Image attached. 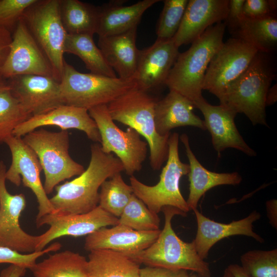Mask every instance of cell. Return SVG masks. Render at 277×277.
I'll use <instances>...</instances> for the list:
<instances>
[{"instance_id": "obj_8", "label": "cell", "mask_w": 277, "mask_h": 277, "mask_svg": "<svg viewBox=\"0 0 277 277\" xmlns=\"http://www.w3.org/2000/svg\"><path fill=\"white\" fill-rule=\"evenodd\" d=\"M36 155L45 174L44 188L47 194L66 179L79 175L84 166L74 161L69 153V136L67 130L51 132L34 130L22 138Z\"/></svg>"}, {"instance_id": "obj_14", "label": "cell", "mask_w": 277, "mask_h": 277, "mask_svg": "<svg viewBox=\"0 0 277 277\" xmlns=\"http://www.w3.org/2000/svg\"><path fill=\"white\" fill-rule=\"evenodd\" d=\"M2 74L3 78L9 79L23 75H45L55 78L49 60L22 19L15 28Z\"/></svg>"}, {"instance_id": "obj_25", "label": "cell", "mask_w": 277, "mask_h": 277, "mask_svg": "<svg viewBox=\"0 0 277 277\" xmlns=\"http://www.w3.org/2000/svg\"><path fill=\"white\" fill-rule=\"evenodd\" d=\"M180 140L184 146L189 161V172L187 175L189 193L186 202L190 210L197 209L200 200L209 189L220 185H237L242 182V176L237 172L217 173L207 170L192 152L188 135L182 134Z\"/></svg>"}, {"instance_id": "obj_17", "label": "cell", "mask_w": 277, "mask_h": 277, "mask_svg": "<svg viewBox=\"0 0 277 277\" xmlns=\"http://www.w3.org/2000/svg\"><path fill=\"white\" fill-rule=\"evenodd\" d=\"M194 104L204 116L206 129L210 132L213 147L219 154L225 149L231 148L250 156L256 155L255 151L239 132L234 122L237 113L233 109L224 104L212 105L203 97Z\"/></svg>"}, {"instance_id": "obj_44", "label": "cell", "mask_w": 277, "mask_h": 277, "mask_svg": "<svg viewBox=\"0 0 277 277\" xmlns=\"http://www.w3.org/2000/svg\"><path fill=\"white\" fill-rule=\"evenodd\" d=\"M266 211L267 216L271 225L276 229L277 227V201L271 200L266 202Z\"/></svg>"}, {"instance_id": "obj_38", "label": "cell", "mask_w": 277, "mask_h": 277, "mask_svg": "<svg viewBox=\"0 0 277 277\" xmlns=\"http://www.w3.org/2000/svg\"><path fill=\"white\" fill-rule=\"evenodd\" d=\"M36 0H0V26L10 31Z\"/></svg>"}, {"instance_id": "obj_26", "label": "cell", "mask_w": 277, "mask_h": 277, "mask_svg": "<svg viewBox=\"0 0 277 277\" xmlns=\"http://www.w3.org/2000/svg\"><path fill=\"white\" fill-rule=\"evenodd\" d=\"M160 0H143L124 6L123 2H110L98 7L96 34L98 37L119 34L137 28L144 12Z\"/></svg>"}, {"instance_id": "obj_21", "label": "cell", "mask_w": 277, "mask_h": 277, "mask_svg": "<svg viewBox=\"0 0 277 277\" xmlns=\"http://www.w3.org/2000/svg\"><path fill=\"white\" fill-rule=\"evenodd\" d=\"M161 230L137 231L118 224L111 228L102 227L88 235L84 248L87 251L109 249L129 256L148 248L157 238Z\"/></svg>"}, {"instance_id": "obj_41", "label": "cell", "mask_w": 277, "mask_h": 277, "mask_svg": "<svg viewBox=\"0 0 277 277\" xmlns=\"http://www.w3.org/2000/svg\"><path fill=\"white\" fill-rule=\"evenodd\" d=\"M12 38L10 31L0 26V81H3L2 69L10 51Z\"/></svg>"}, {"instance_id": "obj_23", "label": "cell", "mask_w": 277, "mask_h": 277, "mask_svg": "<svg viewBox=\"0 0 277 277\" xmlns=\"http://www.w3.org/2000/svg\"><path fill=\"white\" fill-rule=\"evenodd\" d=\"M194 103L179 93L169 90L161 100H157L154 107V122L156 131L162 135H169L176 127L193 126L206 130L204 121L195 115Z\"/></svg>"}, {"instance_id": "obj_39", "label": "cell", "mask_w": 277, "mask_h": 277, "mask_svg": "<svg viewBox=\"0 0 277 277\" xmlns=\"http://www.w3.org/2000/svg\"><path fill=\"white\" fill-rule=\"evenodd\" d=\"M276 0H245L242 16L250 17H260L276 14Z\"/></svg>"}, {"instance_id": "obj_24", "label": "cell", "mask_w": 277, "mask_h": 277, "mask_svg": "<svg viewBox=\"0 0 277 277\" xmlns=\"http://www.w3.org/2000/svg\"><path fill=\"white\" fill-rule=\"evenodd\" d=\"M137 28L119 34L99 37L98 47L109 66L118 77H134L140 50L136 46Z\"/></svg>"}, {"instance_id": "obj_28", "label": "cell", "mask_w": 277, "mask_h": 277, "mask_svg": "<svg viewBox=\"0 0 277 277\" xmlns=\"http://www.w3.org/2000/svg\"><path fill=\"white\" fill-rule=\"evenodd\" d=\"M89 252V277H139L140 264L127 255L109 249Z\"/></svg>"}, {"instance_id": "obj_43", "label": "cell", "mask_w": 277, "mask_h": 277, "mask_svg": "<svg viewBox=\"0 0 277 277\" xmlns=\"http://www.w3.org/2000/svg\"><path fill=\"white\" fill-rule=\"evenodd\" d=\"M26 270L27 268L24 267L10 264L1 271L0 277H23L25 275Z\"/></svg>"}, {"instance_id": "obj_19", "label": "cell", "mask_w": 277, "mask_h": 277, "mask_svg": "<svg viewBox=\"0 0 277 277\" xmlns=\"http://www.w3.org/2000/svg\"><path fill=\"white\" fill-rule=\"evenodd\" d=\"M46 126H57L61 130L76 129L85 132L92 141L101 143L98 128L88 110L65 104L46 113L31 116L16 127L13 135L22 137L37 128Z\"/></svg>"}, {"instance_id": "obj_9", "label": "cell", "mask_w": 277, "mask_h": 277, "mask_svg": "<svg viewBox=\"0 0 277 277\" xmlns=\"http://www.w3.org/2000/svg\"><path fill=\"white\" fill-rule=\"evenodd\" d=\"M60 0H36L22 19L49 60L55 78L60 81L67 35L61 18Z\"/></svg>"}, {"instance_id": "obj_42", "label": "cell", "mask_w": 277, "mask_h": 277, "mask_svg": "<svg viewBox=\"0 0 277 277\" xmlns=\"http://www.w3.org/2000/svg\"><path fill=\"white\" fill-rule=\"evenodd\" d=\"M244 2L245 0H229L228 16L224 22L226 26L233 25L242 16Z\"/></svg>"}, {"instance_id": "obj_13", "label": "cell", "mask_w": 277, "mask_h": 277, "mask_svg": "<svg viewBox=\"0 0 277 277\" xmlns=\"http://www.w3.org/2000/svg\"><path fill=\"white\" fill-rule=\"evenodd\" d=\"M5 143L12 155L11 164L5 174L6 180L16 186L22 181L25 187L32 190L38 203L36 221L46 214L53 213L54 208L41 180L40 173L43 170L36 155L22 137L12 135Z\"/></svg>"}, {"instance_id": "obj_31", "label": "cell", "mask_w": 277, "mask_h": 277, "mask_svg": "<svg viewBox=\"0 0 277 277\" xmlns=\"http://www.w3.org/2000/svg\"><path fill=\"white\" fill-rule=\"evenodd\" d=\"M93 36L89 34H67L64 52L80 57L92 73L116 77L115 72L107 63Z\"/></svg>"}, {"instance_id": "obj_32", "label": "cell", "mask_w": 277, "mask_h": 277, "mask_svg": "<svg viewBox=\"0 0 277 277\" xmlns=\"http://www.w3.org/2000/svg\"><path fill=\"white\" fill-rule=\"evenodd\" d=\"M133 194L131 185L125 182L121 173H116L102 183L98 206L118 218Z\"/></svg>"}, {"instance_id": "obj_1", "label": "cell", "mask_w": 277, "mask_h": 277, "mask_svg": "<svg viewBox=\"0 0 277 277\" xmlns=\"http://www.w3.org/2000/svg\"><path fill=\"white\" fill-rule=\"evenodd\" d=\"M123 171L117 157L104 152L98 144H92L87 168L74 179L55 187L56 194L49 199L53 213L67 215L92 211L98 205V190L102 183Z\"/></svg>"}, {"instance_id": "obj_20", "label": "cell", "mask_w": 277, "mask_h": 277, "mask_svg": "<svg viewBox=\"0 0 277 277\" xmlns=\"http://www.w3.org/2000/svg\"><path fill=\"white\" fill-rule=\"evenodd\" d=\"M229 0H189L180 27L172 38L175 46L192 43L208 28L225 21Z\"/></svg>"}, {"instance_id": "obj_33", "label": "cell", "mask_w": 277, "mask_h": 277, "mask_svg": "<svg viewBox=\"0 0 277 277\" xmlns=\"http://www.w3.org/2000/svg\"><path fill=\"white\" fill-rule=\"evenodd\" d=\"M31 116L12 93L10 87L0 90V143H5L16 127Z\"/></svg>"}, {"instance_id": "obj_16", "label": "cell", "mask_w": 277, "mask_h": 277, "mask_svg": "<svg viewBox=\"0 0 277 277\" xmlns=\"http://www.w3.org/2000/svg\"><path fill=\"white\" fill-rule=\"evenodd\" d=\"M9 80L12 93L31 116L46 113L64 104L60 82L53 77L23 75Z\"/></svg>"}, {"instance_id": "obj_46", "label": "cell", "mask_w": 277, "mask_h": 277, "mask_svg": "<svg viewBox=\"0 0 277 277\" xmlns=\"http://www.w3.org/2000/svg\"><path fill=\"white\" fill-rule=\"evenodd\" d=\"M227 268L231 271L234 277H251L244 271L239 265L231 264Z\"/></svg>"}, {"instance_id": "obj_37", "label": "cell", "mask_w": 277, "mask_h": 277, "mask_svg": "<svg viewBox=\"0 0 277 277\" xmlns=\"http://www.w3.org/2000/svg\"><path fill=\"white\" fill-rule=\"evenodd\" d=\"M61 247V243L54 242L43 250L27 254L18 252L7 247H0V264L17 265L31 270L39 257L45 254L57 251Z\"/></svg>"}, {"instance_id": "obj_12", "label": "cell", "mask_w": 277, "mask_h": 277, "mask_svg": "<svg viewBox=\"0 0 277 277\" xmlns=\"http://www.w3.org/2000/svg\"><path fill=\"white\" fill-rule=\"evenodd\" d=\"M6 166L0 161V247L23 253L35 251L41 235H32L21 228L19 218L26 206L23 193L11 194L7 189Z\"/></svg>"}, {"instance_id": "obj_47", "label": "cell", "mask_w": 277, "mask_h": 277, "mask_svg": "<svg viewBox=\"0 0 277 277\" xmlns=\"http://www.w3.org/2000/svg\"><path fill=\"white\" fill-rule=\"evenodd\" d=\"M222 277H234L228 268H226Z\"/></svg>"}, {"instance_id": "obj_35", "label": "cell", "mask_w": 277, "mask_h": 277, "mask_svg": "<svg viewBox=\"0 0 277 277\" xmlns=\"http://www.w3.org/2000/svg\"><path fill=\"white\" fill-rule=\"evenodd\" d=\"M241 267L251 277H277V249L252 250L240 258Z\"/></svg>"}, {"instance_id": "obj_2", "label": "cell", "mask_w": 277, "mask_h": 277, "mask_svg": "<svg viewBox=\"0 0 277 277\" xmlns=\"http://www.w3.org/2000/svg\"><path fill=\"white\" fill-rule=\"evenodd\" d=\"M276 76L271 54L258 52L246 70L228 86L220 104L244 114L253 125L268 127L266 95Z\"/></svg>"}, {"instance_id": "obj_36", "label": "cell", "mask_w": 277, "mask_h": 277, "mask_svg": "<svg viewBox=\"0 0 277 277\" xmlns=\"http://www.w3.org/2000/svg\"><path fill=\"white\" fill-rule=\"evenodd\" d=\"M188 0H165L158 19L157 38L171 39L177 32L182 22Z\"/></svg>"}, {"instance_id": "obj_48", "label": "cell", "mask_w": 277, "mask_h": 277, "mask_svg": "<svg viewBox=\"0 0 277 277\" xmlns=\"http://www.w3.org/2000/svg\"><path fill=\"white\" fill-rule=\"evenodd\" d=\"M9 87L8 83L4 82V81H0V90Z\"/></svg>"}, {"instance_id": "obj_15", "label": "cell", "mask_w": 277, "mask_h": 277, "mask_svg": "<svg viewBox=\"0 0 277 277\" xmlns=\"http://www.w3.org/2000/svg\"><path fill=\"white\" fill-rule=\"evenodd\" d=\"M36 224L38 228L45 225L49 226V228L41 234V240L35 250L39 251L57 238L88 235L101 228L116 225L118 224V218L98 205L86 213L67 215L48 214L36 220Z\"/></svg>"}, {"instance_id": "obj_29", "label": "cell", "mask_w": 277, "mask_h": 277, "mask_svg": "<svg viewBox=\"0 0 277 277\" xmlns=\"http://www.w3.org/2000/svg\"><path fill=\"white\" fill-rule=\"evenodd\" d=\"M30 270L34 277H89L86 258L68 250L49 254Z\"/></svg>"}, {"instance_id": "obj_11", "label": "cell", "mask_w": 277, "mask_h": 277, "mask_svg": "<svg viewBox=\"0 0 277 277\" xmlns=\"http://www.w3.org/2000/svg\"><path fill=\"white\" fill-rule=\"evenodd\" d=\"M258 52L240 39L229 38L212 58L205 73L203 90L214 95L221 103L228 86L246 70Z\"/></svg>"}, {"instance_id": "obj_7", "label": "cell", "mask_w": 277, "mask_h": 277, "mask_svg": "<svg viewBox=\"0 0 277 277\" xmlns=\"http://www.w3.org/2000/svg\"><path fill=\"white\" fill-rule=\"evenodd\" d=\"M179 135L174 132L168 140V155L159 182L154 186L146 185L134 176L130 177L133 193L152 212L158 214L167 206L176 208L187 213L190 211L180 188L181 177L189 172V165L182 162L179 154Z\"/></svg>"}, {"instance_id": "obj_45", "label": "cell", "mask_w": 277, "mask_h": 277, "mask_svg": "<svg viewBox=\"0 0 277 277\" xmlns=\"http://www.w3.org/2000/svg\"><path fill=\"white\" fill-rule=\"evenodd\" d=\"M277 100V85L275 84L270 87L267 92L266 98V105L269 106L274 104Z\"/></svg>"}, {"instance_id": "obj_49", "label": "cell", "mask_w": 277, "mask_h": 277, "mask_svg": "<svg viewBox=\"0 0 277 277\" xmlns=\"http://www.w3.org/2000/svg\"><path fill=\"white\" fill-rule=\"evenodd\" d=\"M0 210H1V202H0Z\"/></svg>"}, {"instance_id": "obj_27", "label": "cell", "mask_w": 277, "mask_h": 277, "mask_svg": "<svg viewBox=\"0 0 277 277\" xmlns=\"http://www.w3.org/2000/svg\"><path fill=\"white\" fill-rule=\"evenodd\" d=\"M276 14L250 18L242 15L228 27L232 37L240 39L258 52L272 54L277 45Z\"/></svg>"}, {"instance_id": "obj_4", "label": "cell", "mask_w": 277, "mask_h": 277, "mask_svg": "<svg viewBox=\"0 0 277 277\" xmlns=\"http://www.w3.org/2000/svg\"><path fill=\"white\" fill-rule=\"evenodd\" d=\"M162 211L165 224L156 240L148 248L130 256L146 266L191 271L199 277H211L209 264L202 260L195 249L193 240L186 242L175 233L172 227L174 216L186 213L174 207H164Z\"/></svg>"}, {"instance_id": "obj_34", "label": "cell", "mask_w": 277, "mask_h": 277, "mask_svg": "<svg viewBox=\"0 0 277 277\" xmlns=\"http://www.w3.org/2000/svg\"><path fill=\"white\" fill-rule=\"evenodd\" d=\"M118 224L137 231L159 230L160 219L134 194L118 217Z\"/></svg>"}, {"instance_id": "obj_6", "label": "cell", "mask_w": 277, "mask_h": 277, "mask_svg": "<svg viewBox=\"0 0 277 277\" xmlns=\"http://www.w3.org/2000/svg\"><path fill=\"white\" fill-rule=\"evenodd\" d=\"M136 87L135 77L123 79L82 73L66 61L60 81L64 104L88 110L98 105H108Z\"/></svg>"}, {"instance_id": "obj_18", "label": "cell", "mask_w": 277, "mask_h": 277, "mask_svg": "<svg viewBox=\"0 0 277 277\" xmlns=\"http://www.w3.org/2000/svg\"><path fill=\"white\" fill-rule=\"evenodd\" d=\"M179 53L172 38H157L151 46L140 50L134 75L136 88L148 92L165 86Z\"/></svg>"}, {"instance_id": "obj_3", "label": "cell", "mask_w": 277, "mask_h": 277, "mask_svg": "<svg viewBox=\"0 0 277 277\" xmlns=\"http://www.w3.org/2000/svg\"><path fill=\"white\" fill-rule=\"evenodd\" d=\"M226 26L219 23L208 28L189 48L179 54L165 86L193 103L203 97L202 90L208 66L221 47Z\"/></svg>"}, {"instance_id": "obj_40", "label": "cell", "mask_w": 277, "mask_h": 277, "mask_svg": "<svg viewBox=\"0 0 277 277\" xmlns=\"http://www.w3.org/2000/svg\"><path fill=\"white\" fill-rule=\"evenodd\" d=\"M139 277H199L195 273L188 271L162 267L146 266L141 268Z\"/></svg>"}, {"instance_id": "obj_10", "label": "cell", "mask_w": 277, "mask_h": 277, "mask_svg": "<svg viewBox=\"0 0 277 277\" xmlns=\"http://www.w3.org/2000/svg\"><path fill=\"white\" fill-rule=\"evenodd\" d=\"M88 112L100 132L102 150L106 153L116 154L128 175L132 176L140 171L146 159L148 146L141 138V135L131 127L124 131L117 127L111 118L107 105L91 108Z\"/></svg>"}, {"instance_id": "obj_22", "label": "cell", "mask_w": 277, "mask_h": 277, "mask_svg": "<svg viewBox=\"0 0 277 277\" xmlns=\"http://www.w3.org/2000/svg\"><path fill=\"white\" fill-rule=\"evenodd\" d=\"M193 211L197 223V231L193 241L197 253L202 260L207 258L209 250L215 244L230 236L245 235L260 243L264 242V239L253 230V223L261 217L260 213L256 211H252L247 217L228 224L212 220L197 209Z\"/></svg>"}, {"instance_id": "obj_5", "label": "cell", "mask_w": 277, "mask_h": 277, "mask_svg": "<svg viewBox=\"0 0 277 277\" xmlns=\"http://www.w3.org/2000/svg\"><path fill=\"white\" fill-rule=\"evenodd\" d=\"M157 99L147 92L134 88L107 105L112 120L128 126L143 136L149 148L151 167L159 170L168 155L170 134L162 136L156 131L154 107Z\"/></svg>"}, {"instance_id": "obj_30", "label": "cell", "mask_w": 277, "mask_h": 277, "mask_svg": "<svg viewBox=\"0 0 277 277\" xmlns=\"http://www.w3.org/2000/svg\"><path fill=\"white\" fill-rule=\"evenodd\" d=\"M60 15L63 26L69 34L96 33L98 7L78 0H60Z\"/></svg>"}]
</instances>
